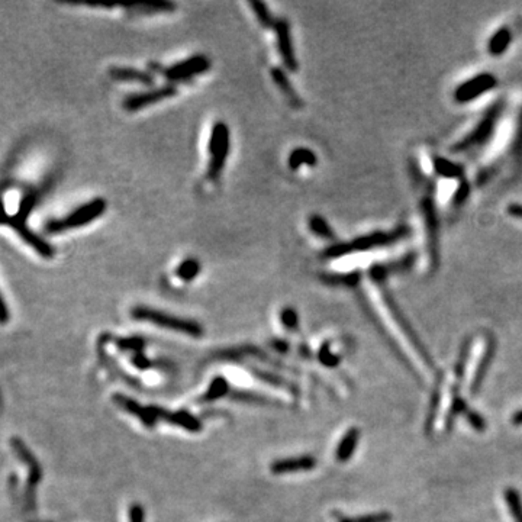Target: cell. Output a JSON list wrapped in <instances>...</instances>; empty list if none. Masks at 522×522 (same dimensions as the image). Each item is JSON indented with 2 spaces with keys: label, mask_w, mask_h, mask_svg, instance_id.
<instances>
[{
  "label": "cell",
  "mask_w": 522,
  "mask_h": 522,
  "mask_svg": "<svg viewBox=\"0 0 522 522\" xmlns=\"http://www.w3.org/2000/svg\"><path fill=\"white\" fill-rule=\"evenodd\" d=\"M36 199H38V195L36 193H29L25 198L22 199L19 209L15 215H9L5 209V203L3 199L0 198V224H6L9 226L14 228L16 233L27 241V244H29L36 252L40 254L44 259H53L55 250L48 244V242L41 238L40 235H36L34 231L27 225L28 215L34 209V206L36 203Z\"/></svg>",
  "instance_id": "1"
},
{
  "label": "cell",
  "mask_w": 522,
  "mask_h": 522,
  "mask_svg": "<svg viewBox=\"0 0 522 522\" xmlns=\"http://www.w3.org/2000/svg\"><path fill=\"white\" fill-rule=\"evenodd\" d=\"M408 235V229L406 228H397L395 231H389V233H382V231H376V233L367 234V235H361L350 242H337V244H332L325 251L322 252V256L328 260H335V259H341L344 256H348V254L353 252H361V251H369V250H376V248H382L386 246H391L393 242L402 239Z\"/></svg>",
  "instance_id": "2"
},
{
  "label": "cell",
  "mask_w": 522,
  "mask_h": 522,
  "mask_svg": "<svg viewBox=\"0 0 522 522\" xmlns=\"http://www.w3.org/2000/svg\"><path fill=\"white\" fill-rule=\"evenodd\" d=\"M504 102H497L495 103L489 111H486L482 116V119L475 127V129H471L465 138H461L458 142H456L452 147V153L456 154H469L473 153L475 150L483 147L486 144L491 137L493 135V132L496 129V125L499 124V120L504 114Z\"/></svg>",
  "instance_id": "3"
},
{
  "label": "cell",
  "mask_w": 522,
  "mask_h": 522,
  "mask_svg": "<svg viewBox=\"0 0 522 522\" xmlns=\"http://www.w3.org/2000/svg\"><path fill=\"white\" fill-rule=\"evenodd\" d=\"M106 208L107 202L103 198H96L79 206L77 209L62 218V220H51L50 222H47L44 228L48 234H63L68 229H76L98 220L106 212Z\"/></svg>",
  "instance_id": "4"
},
{
  "label": "cell",
  "mask_w": 522,
  "mask_h": 522,
  "mask_svg": "<svg viewBox=\"0 0 522 522\" xmlns=\"http://www.w3.org/2000/svg\"><path fill=\"white\" fill-rule=\"evenodd\" d=\"M132 318H135L138 321H147L160 328H166V330L177 331L181 334H189L192 337H200L203 334L200 324L195 321L174 317V315H168L167 312H161V311H157L147 306L133 308Z\"/></svg>",
  "instance_id": "5"
},
{
  "label": "cell",
  "mask_w": 522,
  "mask_h": 522,
  "mask_svg": "<svg viewBox=\"0 0 522 522\" xmlns=\"http://www.w3.org/2000/svg\"><path fill=\"white\" fill-rule=\"evenodd\" d=\"M229 154V129L225 122H216L209 140V166L208 179L218 180L221 177Z\"/></svg>",
  "instance_id": "6"
},
{
  "label": "cell",
  "mask_w": 522,
  "mask_h": 522,
  "mask_svg": "<svg viewBox=\"0 0 522 522\" xmlns=\"http://www.w3.org/2000/svg\"><path fill=\"white\" fill-rule=\"evenodd\" d=\"M421 215L423 221L425 237H427V250L434 261H436V252H439V218H436L435 203L432 192L423 193L421 196Z\"/></svg>",
  "instance_id": "7"
},
{
  "label": "cell",
  "mask_w": 522,
  "mask_h": 522,
  "mask_svg": "<svg viewBox=\"0 0 522 522\" xmlns=\"http://www.w3.org/2000/svg\"><path fill=\"white\" fill-rule=\"evenodd\" d=\"M497 79L492 73H480L478 76L463 81L454 90V101L457 103H470L479 99L482 94L496 88Z\"/></svg>",
  "instance_id": "8"
},
{
  "label": "cell",
  "mask_w": 522,
  "mask_h": 522,
  "mask_svg": "<svg viewBox=\"0 0 522 522\" xmlns=\"http://www.w3.org/2000/svg\"><path fill=\"white\" fill-rule=\"evenodd\" d=\"M211 68V60L205 55H193L187 60H183L172 67H168L163 71L167 80L170 81H185L190 80L195 76L202 75V73L208 71Z\"/></svg>",
  "instance_id": "9"
},
{
  "label": "cell",
  "mask_w": 522,
  "mask_h": 522,
  "mask_svg": "<svg viewBox=\"0 0 522 522\" xmlns=\"http://www.w3.org/2000/svg\"><path fill=\"white\" fill-rule=\"evenodd\" d=\"M176 93H177V89L173 86V84H167V86L157 88L150 92L135 93V94L128 96V98H125L122 102V107L128 112H137L157 102L173 98V96H176Z\"/></svg>",
  "instance_id": "10"
},
{
  "label": "cell",
  "mask_w": 522,
  "mask_h": 522,
  "mask_svg": "<svg viewBox=\"0 0 522 522\" xmlns=\"http://www.w3.org/2000/svg\"><path fill=\"white\" fill-rule=\"evenodd\" d=\"M274 32H276V40H277V50L282 55L285 66L290 71H296L298 70V62H296V54H295L293 41H292V32H290L289 22L283 18L277 19L276 25H274Z\"/></svg>",
  "instance_id": "11"
},
{
  "label": "cell",
  "mask_w": 522,
  "mask_h": 522,
  "mask_svg": "<svg viewBox=\"0 0 522 522\" xmlns=\"http://www.w3.org/2000/svg\"><path fill=\"white\" fill-rule=\"evenodd\" d=\"M12 445L15 447L18 456L29 466V482H28V492H27L28 499L27 501H28L29 508L32 509L34 508V491H35L36 484H38V482L41 479V469L38 466V461H36V458L29 453L28 448L23 445L18 439L12 441Z\"/></svg>",
  "instance_id": "12"
},
{
  "label": "cell",
  "mask_w": 522,
  "mask_h": 522,
  "mask_svg": "<svg viewBox=\"0 0 522 522\" xmlns=\"http://www.w3.org/2000/svg\"><path fill=\"white\" fill-rule=\"evenodd\" d=\"M313 457L311 456H300V457H289L283 460H277L272 465V471L274 475H287V473H298L306 471L315 467Z\"/></svg>",
  "instance_id": "13"
},
{
  "label": "cell",
  "mask_w": 522,
  "mask_h": 522,
  "mask_svg": "<svg viewBox=\"0 0 522 522\" xmlns=\"http://www.w3.org/2000/svg\"><path fill=\"white\" fill-rule=\"evenodd\" d=\"M109 75H111L114 80L118 81H133L145 84V86H151L154 83V76L151 73L132 67H112L109 70Z\"/></svg>",
  "instance_id": "14"
},
{
  "label": "cell",
  "mask_w": 522,
  "mask_h": 522,
  "mask_svg": "<svg viewBox=\"0 0 522 522\" xmlns=\"http://www.w3.org/2000/svg\"><path fill=\"white\" fill-rule=\"evenodd\" d=\"M434 172L448 180H463L465 179V170L460 164L453 163L452 160L444 159V157H435L432 160Z\"/></svg>",
  "instance_id": "15"
},
{
  "label": "cell",
  "mask_w": 522,
  "mask_h": 522,
  "mask_svg": "<svg viewBox=\"0 0 522 522\" xmlns=\"http://www.w3.org/2000/svg\"><path fill=\"white\" fill-rule=\"evenodd\" d=\"M512 42V32L509 28L502 27L496 29L488 41V53L493 57L502 55Z\"/></svg>",
  "instance_id": "16"
},
{
  "label": "cell",
  "mask_w": 522,
  "mask_h": 522,
  "mask_svg": "<svg viewBox=\"0 0 522 522\" xmlns=\"http://www.w3.org/2000/svg\"><path fill=\"white\" fill-rule=\"evenodd\" d=\"M272 77L276 83V86L280 89L283 92V94L286 96V99L289 101V103L295 106V107H300L302 106V101L299 99V96L296 94L292 83L289 81L286 73L280 68V67H273L272 68Z\"/></svg>",
  "instance_id": "17"
},
{
  "label": "cell",
  "mask_w": 522,
  "mask_h": 522,
  "mask_svg": "<svg viewBox=\"0 0 522 522\" xmlns=\"http://www.w3.org/2000/svg\"><path fill=\"white\" fill-rule=\"evenodd\" d=\"M358 435H360V432L357 428H351L350 431H347V434L343 436L341 443H339V445L337 448L335 457L338 458V461L344 463V461H347L351 456H353L356 447H357V443H358Z\"/></svg>",
  "instance_id": "18"
},
{
  "label": "cell",
  "mask_w": 522,
  "mask_h": 522,
  "mask_svg": "<svg viewBox=\"0 0 522 522\" xmlns=\"http://www.w3.org/2000/svg\"><path fill=\"white\" fill-rule=\"evenodd\" d=\"M287 163H289V168L298 170L300 166L315 167L318 163V159H317V155H315V153L311 151L309 148L299 147V148H295L292 153H290Z\"/></svg>",
  "instance_id": "19"
},
{
  "label": "cell",
  "mask_w": 522,
  "mask_h": 522,
  "mask_svg": "<svg viewBox=\"0 0 522 522\" xmlns=\"http://www.w3.org/2000/svg\"><path fill=\"white\" fill-rule=\"evenodd\" d=\"M127 9H137L138 14H166L173 12L176 5L172 2H153V3H128L124 5Z\"/></svg>",
  "instance_id": "20"
},
{
  "label": "cell",
  "mask_w": 522,
  "mask_h": 522,
  "mask_svg": "<svg viewBox=\"0 0 522 522\" xmlns=\"http://www.w3.org/2000/svg\"><path fill=\"white\" fill-rule=\"evenodd\" d=\"M248 5L251 6L254 15H256L259 22L261 23V27H264V28H274L276 19L273 18L269 6H267L263 2H260V0H251Z\"/></svg>",
  "instance_id": "21"
},
{
  "label": "cell",
  "mask_w": 522,
  "mask_h": 522,
  "mask_svg": "<svg viewBox=\"0 0 522 522\" xmlns=\"http://www.w3.org/2000/svg\"><path fill=\"white\" fill-rule=\"evenodd\" d=\"M308 225L315 235H318L324 239H334L335 238L332 228L328 225V222L319 215H311Z\"/></svg>",
  "instance_id": "22"
},
{
  "label": "cell",
  "mask_w": 522,
  "mask_h": 522,
  "mask_svg": "<svg viewBox=\"0 0 522 522\" xmlns=\"http://www.w3.org/2000/svg\"><path fill=\"white\" fill-rule=\"evenodd\" d=\"M199 273H200V263L195 259H187L185 261H181L176 270V274L183 282H192L193 278L199 276Z\"/></svg>",
  "instance_id": "23"
},
{
  "label": "cell",
  "mask_w": 522,
  "mask_h": 522,
  "mask_svg": "<svg viewBox=\"0 0 522 522\" xmlns=\"http://www.w3.org/2000/svg\"><path fill=\"white\" fill-rule=\"evenodd\" d=\"M505 501L509 508V512L512 514L515 522H522V502L517 491L508 489L505 492Z\"/></svg>",
  "instance_id": "24"
},
{
  "label": "cell",
  "mask_w": 522,
  "mask_h": 522,
  "mask_svg": "<svg viewBox=\"0 0 522 522\" xmlns=\"http://www.w3.org/2000/svg\"><path fill=\"white\" fill-rule=\"evenodd\" d=\"M280 319H282L283 325L287 328V330H296V328H298L299 318H298V313H296V311L293 308H285L282 311Z\"/></svg>",
  "instance_id": "25"
},
{
  "label": "cell",
  "mask_w": 522,
  "mask_h": 522,
  "mask_svg": "<svg viewBox=\"0 0 522 522\" xmlns=\"http://www.w3.org/2000/svg\"><path fill=\"white\" fill-rule=\"evenodd\" d=\"M391 515L389 514H376V515H367L357 519H344L341 522H389Z\"/></svg>",
  "instance_id": "26"
},
{
  "label": "cell",
  "mask_w": 522,
  "mask_h": 522,
  "mask_svg": "<svg viewBox=\"0 0 522 522\" xmlns=\"http://www.w3.org/2000/svg\"><path fill=\"white\" fill-rule=\"evenodd\" d=\"M506 212H508L509 216H512V218H515V220H518V221L522 222V205H521V203H511V205H508Z\"/></svg>",
  "instance_id": "27"
},
{
  "label": "cell",
  "mask_w": 522,
  "mask_h": 522,
  "mask_svg": "<svg viewBox=\"0 0 522 522\" xmlns=\"http://www.w3.org/2000/svg\"><path fill=\"white\" fill-rule=\"evenodd\" d=\"M131 522H144V511L140 505L131 508Z\"/></svg>",
  "instance_id": "28"
},
{
  "label": "cell",
  "mask_w": 522,
  "mask_h": 522,
  "mask_svg": "<svg viewBox=\"0 0 522 522\" xmlns=\"http://www.w3.org/2000/svg\"><path fill=\"white\" fill-rule=\"evenodd\" d=\"M8 319H9V311L5 305L2 296H0V322H6Z\"/></svg>",
  "instance_id": "29"
},
{
  "label": "cell",
  "mask_w": 522,
  "mask_h": 522,
  "mask_svg": "<svg viewBox=\"0 0 522 522\" xmlns=\"http://www.w3.org/2000/svg\"><path fill=\"white\" fill-rule=\"evenodd\" d=\"M514 423H517V425L522 423V410L518 412V414L514 417Z\"/></svg>",
  "instance_id": "30"
}]
</instances>
